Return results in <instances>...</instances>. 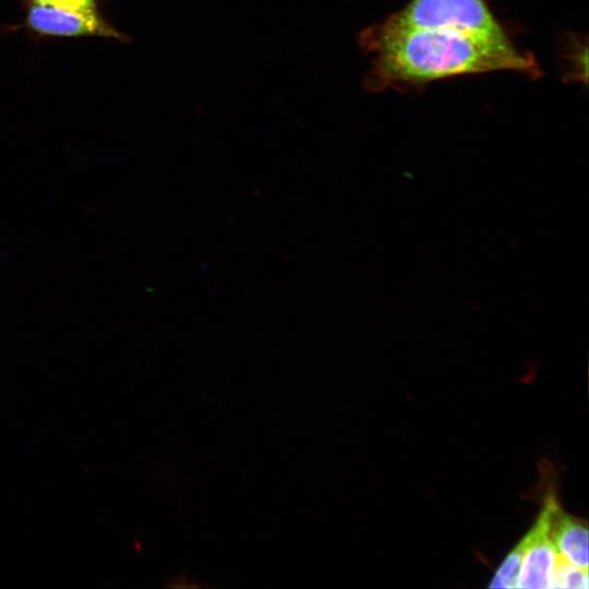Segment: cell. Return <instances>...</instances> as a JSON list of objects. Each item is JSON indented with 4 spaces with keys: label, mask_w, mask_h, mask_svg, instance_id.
<instances>
[{
    "label": "cell",
    "mask_w": 589,
    "mask_h": 589,
    "mask_svg": "<svg viewBox=\"0 0 589 589\" xmlns=\"http://www.w3.org/2000/svg\"><path fill=\"white\" fill-rule=\"evenodd\" d=\"M553 500L552 494L545 498L534 525L521 539L524 551L516 588H552L553 570L558 556L550 536Z\"/></svg>",
    "instance_id": "277c9868"
},
{
    "label": "cell",
    "mask_w": 589,
    "mask_h": 589,
    "mask_svg": "<svg viewBox=\"0 0 589 589\" xmlns=\"http://www.w3.org/2000/svg\"><path fill=\"white\" fill-rule=\"evenodd\" d=\"M358 43L362 51L374 55L363 79V87L370 93L493 71H516L532 80L542 75L534 56L518 50L509 37L457 28L388 31L373 24L359 34Z\"/></svg>",
    "instance_id": "6da1fadb"
},
{
    "label": "cell",
    "mask_w": 589,
    "mask_h": 589,
    "mask_svg": "<svg viewBox=\"0 0 589 589\" xmlns=\"http://www.w3.org/2000/svg\"><path fill=\"white\" fill-rule=\"evenodd\" d=\"M25 15L19 29L39 39L101 37L128 43L129 37L118 31L104 15L80 14L47 4L25 1Z\"/></svg>",
    "instance_id": "3957f363"
},
{
    "label": "cell",
    "mask_w": 589,
    "mask_h": 589,
    "mask_svg": "<svg viewBox=\"0 0 589 589\" xmlns=\"http://www.w3.org/2000/svg\"><path fill=\"white\" fill-rule=\"evenodd\" d=\"M33 3L52 5L58 9L80 13L100 14L97 0H26Z\"/></svg>",
    "instance_id": "ba28073f"
},
{
    "label": "cell",
    "mask_w": 589,
    "mask_h": 589,
    "mask_svg": "<svg viewBox=\"0 0 589 589\" xmlns=\"http://www.w3.org/2000/svg\"><path fill=\"white\" fill-rule=\"evenodd\" d=\"M552 588H588V569L578 567L558 554L554 570Z\"/></svg>",
    "instance_id": "8992f818"
},
{
    "label": "cell",
    "mask_w": 589,
    "mask_h": 589,
    "mask_svg": "<svg viewBox=\"0 0 589 589\" xmlns=\"http://www.w3.org/2000/svg\"><path fill=\"white\" fill-rule=\"evenodd\" d=\"M378 25L388 31L457 28L494 38L508 37L485 0H409Z\"/></svg>",
    "instance_id": "7a4b0ae2"
},
{
    "label": "cell",
    "mask_w": 589,
    "mask_h": 589,
    "mask_svg": "<svg viewBox=\"0 0 589 589\" xmlns=\"http://www.w3.org/2000/svg\"><path fill=\"white\" fill-rule=\"evenodd\" d=\"M550 536L558 554L588 569L587 522L562 510L555 497L551 508Z\"/></svg>",
    "instance_id": "5b68a950"
},
{
    "label": "cell",
    "mask_w": 589,
    "mask_h": 589,
    "mask_svg": "<svg viewBox=\"0 0 589 589\" xmlns=\"http://www.w3.org/2000/svg\"><path fill=\"white\" fill-rule=\"evenodd\" d=\"M524 543L520 542L507 554L496 570L490 588H516L522 560Z\"/></svg>",
    "instance_id": "52a82bcc"
}]
</instances>
